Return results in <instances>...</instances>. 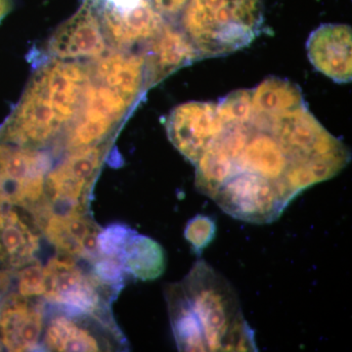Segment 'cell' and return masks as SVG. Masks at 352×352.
I'll use <instances>...</instances> for the list:
<instances>
[{
  "instance_id": "cell-1",
  "label": "cell",
  "mask_w": 352,
  "mask_h": 352,
  "mask_svg": "<svg viewBox=\"0 0 352 352\" xmlns=\"http://www.w3.org/2000/svg\"><path fill=\"white\" fill-rule=\"evenodd\" d=\"M346 146L303 103L280 113H256L224 124L196 168V186L227 214L271 223L305 189L337 175Z\"/></svg>"
},
{
  "instance_id": "cell-2",
  "label": "cell",
  "mask_w": 352,
  "mask_h": 352,
  "mask_svg": "<svg viewBox=\"0 0 352 352\" xmlns=\"http://www.w3.org/2000/svg\"><path fill=\"white\" fill-rule=\"evenodd\" d=\"M166 296L179 351H258L237 294L205 261H199Z\"/></svg>"
},
{
  "instance_id": "cell-3",
  "label": "cell",
  "mask_w": 352,
  "mask_h": 352,
  "mask_svg": "<svg viewBox=\"0 0 352 352\" xmlns=\"http://www.w3.org/2000/svg\"><path fill=\"white\" fill-rule=\"evenodd\" d=\"M89 80L87 62L46 59L0 126V141L41 149L75 120Z\"/></svg>"
},
{
  "instance_id": "cell-4",
  "label": "cell",
  "mask_w": 352,
  "mask_h": 352,
  "mask_svg": "<svg viewBox=\"0 0 352 352\" xmlns=\"http://www.w3.org/2000/svg\"><path fill=\"white\" fill-rule=\"evenodd\" d=\"M263 23V0H189L178 24L201 59L242 50Z\"/></svg>"
},
{
  "instance_id": "cell-5",
  "label": "cell",
  "mask_w": 352,
  "mask_h": 352,
  "mask_svg": "<svg viewBox=\"0 0 352 352\" xmlns=\"http://www.w3.org/2000/svg\"><path fill=\"white\" fill-rule=\"evenodd\" d=\"M136 104L119 90L89 76L80 111L64 132L62 149L68 153L110 140Z\"/></svg>"
},
{
  "instance_id": "cell-6",
  "label": "cell",
  "mask_w": 352,
  "mask_h": 352,
  "mask_svg": "<svg viewBox=\"0 0 352 352\" xmlns=\"http://www.w3.org/2000/svg\"><path fill=\"white\" fill-rule=\"evenodd\" d=\"M111 144L110 139L68 152L61 163L50 168L44 183V203L50 210L85 212L88 194Z\"/></svg>"
},
{
  "instance_id": "cell-7",
  "label": "cell",
  "mask_w": 352,
  "mask_h": 352,
  "mask_svg": "<svg viewBox=\"0 0 352 352\" xmlns=\"http://www.w3.org/2000/svg\"><path fill=\"white\" fill-rule=\"evenodd\" d=\"M46 284L44 298L58 305L64 314L75 316L95 317L107 321L102 286L91 273L83 272L71 256H54L45 266Z\"/></svg>"
},
{
  "instance_id": "cell-8",
  "label": "cell",
  "mask_w": 352,
  "mask_h": 352,
  "mask_svg": "<svg viewBox=\"0 0 352 352\" xmlns=\"http://www.w3.org/2000/svg\"><path fill=\"white\" fill-rule=\"evenodd\" d=\"M111 50L100 18L90 0L57 28L45 45L46 59L85 61L97 59Z\"/></svg>"
},
{
  "instance_id": "cell-9",
  "label": "cell",
  "mask_w": 352,
  "mask_h": 352,
  "mask_svg": "<svg viewBox=\"0 0 352 352\" xmlns=\"http://www.w3.org/2000/svg\"><path fill=\"white\" fill-rule=\"evenodd\" d=\"M223 126L217 104L203 102L177 106L168 115L166 124L170 142L193 164Z\"/></svg>"
},
{
  "instance_id": "cell-10",
  "label": "cell",
  "mask_w": 352,
  "mask_h": 352,
  "mask_svg": "<svg viewBox=\"0 0 352 352\" xmlns=\"http://www.w3.org/2000/svg\"><path fill=\"white\" fill-rule=\"evenodd\" d=\"M34 217L46 239L60 254L90 261L98 258L97 236L100 229L85 212H53L45 207L36 212Z\"/></svg>"
},
{
  "instance_id": "cell-11",
  "label": "cell",
  "mask_w": 352,
  "mask_h": 352,
  "mask_svg": "<svg viewBox=\"0 0 352 352\" xmlns=\"http://www.w3.org/2000/svg\"><path fill=\"white\" fill-rule=\"evenodd\" d=\"M147 89L199 60L195 48L175 23L168 22L142 48Z\"/></svg>"
},
{
  "instance_id": "cell-12",
  "label": "cell",
  "mask_w": 352,
  "mask_h": 352,
  "mask_svg": "<svg viewBox=\"0 0 352 352\" xmlns=\"http://www.w3.org/2000/svg\"><path fill=\"white\" fill-rule=\"evenodd\" d=\"M43 305L11 293L0 307V342L7 351H32L38 347L43 331Z\"/></svg>"
},
{
  "instance_id": "cell-13",
  "label": "cell",
  "mask_w": 352,
  "mask_h": 352,
  "mask_svg": "<svg viewBox=\"0 0 352 352\" xmlns=\"http://www.w3.org/2000/svg\"><path fill=\"white\" fill-rule=\"evenodd\" d=\"M351 28L349 25H321L308 38L310 62L317 71L335 82H351Z\"/></svg>"
},
{
  "instance_id": "cell-14",
  "label": "cell",
  "mask_w": 352,
  "mask_h": 352,
  "mask_svg": "<svg viewBox=\"0 0 352 352\" xmlns=\"http://www.w3.org/2000/svg\"><path fill=\"white\" fill-rule=\"evenodd\" d=\"M39 229L36 219L21 214L16 206L0 207V264L16 270L36 261Z\"/></svg>"
},
{
  "instance_id": "cell-15",
  "label": "cell",
  "mask_w": 352,
  "mask_h": 352,
  "mask_svg": "<svg viewBox=\"0 0 352 352\" xmlns=\"http://www.w3.org/2000/svg\"><path fill=\"white\" fill-rule=\"evenodd\" d=\"M83 316V315H82ZM82 316L62 314L55 315L46 326L44 346L50 351H102L111 349L100 331L80 320Z\"/></svg>"
},
{
  "instance_id": "cell-16",
  "label": "cell",
  "mask_w": 352,
  "mask_h": 352,
  "mask_svg": "<svg viewBox=\"0 0 352 352\" xmlns=\"http://www.w3.org/2000/svg\"><path fill=\"white\" fill-rule=\"evenodd\" d=\"M122 258L127 273L143 281L157 279L166 270L163 248L151 238L136 232L127 241Z\"/></svg>"
},
{
  "instance_id": "cell-17",
  "label": "cell",
  "mask_w": 352,
  "mask_h": 352,
  "mask_svg": "<svg viewBox=\"0 0 352 352\" xmlns=\"http://www.w3.org/2000/svg\"><path fill=\"white\" fill-rule=\"evenodd\" d=\"M303 103L300 87L281 78L271 76L252 90V109L256 113H283Z\"/></svg>"
},
{
  "instance_id": "cell-18",
  "label": "cell",
  "mask_w": 352,
  "mask_h": 352,
  "mask_svg": "<svg viewBox=\"0 0 352 352\" xmlns=\"http://www.w3.org/2000/svg\"><path fill=\"white\" fill-rule=\"evenodd\" d=\"M134 232L122 224H112L99 231L97 236L99 256L122 258L127 241Z\"/></svg>"
},
{
  "instance_id": "cell-19",
  "label": "cell",
  "mask_w": 352,
  "mask_h": 352,
  "mask_svg": "<svg viewBox=\"0 0 352 352\" xmlns=\"http://www.w3.org/2000/svg\"><path fill=\"white\" fill-rule=\"evenodd\" d=\"M220 118L223 124L243 122L252 113V90H237L217 104Z\"/></svg>"
},
{
  "instance_id": "cell-20",
  "label": "cell",
  "mask_w": 352,
  "mask_h": 352,
  "mask_svg": "<svg viewBox=\"0 0 352 352\" xmlns=\"http://www.w3.org/2000/svg\"><path fill=\"white\" fill-rule=\"evenodd\" d=\"M92 264L94 267L90 273L102 286L120 289L127 273L124 258L99 256Z\"/></svg>"
},
{
  "instance_id": "cell-21",
  "label": "cell",
  "mask_w": 352,
  "mask_h": 352,
  "mask_svg": "<svg viewBox=\"0 0 352 352\" xmlns=\"http://www.w3.org/2000/svg\"><path fill=\"white\" fill-rule=\"evenodd\" d=\"M15 279L17 280L18 294L24 298H36L45 293V266L41 265L38 261L21 268Z\"/></svg>"
},
{
  "instance_id": "cell-22",
  "label": "cell",
  "mask_w": 352,
  "mask_h": 352,
  "mask_svg": "<svg viewBox=\"0 0 352 352\" xmlns=\"http://www.w3.org/2000/svg\"><path fill=\"white\" fill-rule=\"evenodd\" d=\"M94 4L101 22L122 19L131 15L149 0H90Z\"/></svg>"
},
{
  "instance_id": "cell-23",
  "label": "cell",
  "mask_w": 352,
  "mask_h": 352,
  "mask_svg": "<svg viewBox=\"0 0 352 352\" xmlns=\"http://www.w3.org/2000/svg\"><path fill=\"white\" fill-rule=\"evenodd\" d=\"M153 8L164 19L178 25L180 16L189 0H149Z\"/></svg>"
},
{
  "instance_id": "cell-24",
  "label": "cell",
  "mask_w": 352,
  "mask_h": 352,
  "mask_svg": "<svg viewBox=\"0 0 352 352\" xmlns=\"http://www.w3.org/2000/svg\"><path fill=\"white\" fill-rule=\"evenodd\" d=\"M15 278L16 274L13 270L4 266L3 268H0V307L6 300L7 296L10 295Z\"/></svg>"
},
{
  "instance_id": "cell-25",
  "label": "cell",
  "mask_w": 352,
  "mask_h": 352,
  "mask_svg": "<svg viewBox=\"0 0 352 352\" xmlns=\"http://www.w3.org/2000/svg\"><path fill=\"white\" fill-rule=\"evenodd\" d=\"M6 205H9L8 189H7L6 178H4L3 173H2L1 168H0V207Z\"/></svg>"
},
{
  "instance_id": "cell-26",
  "label": "cell",
  "mask_w": 352,
  "mask_h": 352,
  "mask_svg": "<svg viewBox=\"0 0 352 352\" xmlns=\"http://www.w3.org/2000/svg\"><path fill=\"white\" fill-rule=\"evenodd\" d=\"M12 8V0H0V22L10 13Z\"/></svg>"
},
{
  "instance_id": "cell-27",
  "label": "cell",
  "mask_w": 352,
  "mask_h": 352,
  "mask_svg": "<svg viewBox=\"0 0 352 352\" xmlns=\"http://www.w3.org/2000/svg\"><path fill=\"white\" fill-rule=\"evenodd\" d=\"M1 349H2V344H1V342H0V351H1Z\"/></svg>"
}]
</instances>
